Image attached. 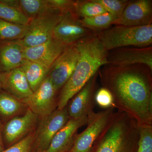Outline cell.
I'll list each match as a JSON object with an SVG mask.
<instances>
[{
	"label": "cell",
	"instance_id": "obj_1",
	"mask_svg": "<svg viewBox=\"0 0 152 152\" xmlns=\"http://www.w3.org/2000/svg\"><path fill=\"white\" fill-rule=\"evenodd\" d=\"M101 85L113 95L115 108L135 120L139 126H152V69L146 65L106 64L99 70Z\"/></svg>",
	"mask_w": 152,
	"mask_h": 152
},
{
	"label": "cell",
	"instance_id": "obj_2",
	"mask_svg": "<svg viewBox=\"0 0 152 152\" xmlns=\"http://www.w3.org/2000/svg\"><path fill=\"white\" fill-rule=\"evenodd\" d=\"M79 56L75 69L60 91L57 109L61 110L102 66L107 64V51L96 34L77 42Z\"/></svg>",
	"mask_w": 152,
	"mask_h": 152
},
{
	"label": "cell",
	"instance_id": "obj_3",
	"mask_svg": "<svg viewBox=\"0 0 152 152\" xmlns=\"http://www.w3.org/2000/svg\"><path fill=\"white\" fill-rule=\"evenodd\" d=\"M140 138L135 120L123 112H114L91 152H137Z\"/></svg>",
	"mask_w": 152,
	"mask_h": 152
},
{
	"label": "cell",
	"instance_id": "obj_4",
	"mask_svg": "<svg viewBox=\"0 0 152 152\" xmlns=\"http://www.w3.org/2000/svg\"><path fill=\"white\" fill-rule=\"evenodd\" d=\"M97 36L107 51L127 47L151 46L152 24L141 26L115 25L98 32Z\"/></svg>",
	"mask_w": 152,
	"mask_h": 152
},
{
	"label": "cell",
	"instance_id": "obj_5",
	"mask_svg": "<svg viewBox=\"0 0 152 152\" xmlns=\"http://www.w3.org/2000/svg\"><path fill=\"white\" fill-rule=\"evenodd\" d=\"M114 110V108H110L91 113L88 116L86 128L77 134L70 152H91L95 142L110 121Z\"/></svg>",
	"mask_w": 152,
	"mask_h": 152
},
{
	"label": "cell",
	"instance_id": "obj_6",
	"mask_svg": "<svg viewBox=\"0 0 152 152\" xmlns=\"http://www.w3.org/2000/svg\"><path fill=\"white\" fill-rule=\"evenodd\" d=\"M69 119L67 106L61 110L57 109L50 115L42 118L35 134L32 152L46 151L55 135Z\"/></svg>",
	"mask_w": 152,
	"mask_h": 152
},
{
	"label": "cell",
	"instance_id": "obj_7",
	"mask_svg": "<svg viewBox=\"0 0 152 152\" xmlns=\"http://www.w3.org/2000/svg\"><path fill=\"white\" fill-rule=\"evenodd\" d=\"M64 14L46 15L31 20L27 34L18 40L23 46L32 47L44 43L53 37L55 28L62 19Z\"/></svg>",
	"mask_w": 152,
	"mask_h": 152
},
{
	"label": "cell",
	"instance_id": "obj_8",
	"mask_svg": "<svg viewBox=\"0 0 152 152\" xmlns=\"http://www.w3.org/2000/svg\"><path fill=\"white\" fill-rule=\"evenodd\" d=\"M79 56L77 43L69 45L51 66L47 76L57 91H61L69 79Z\"/></svg>",
	"mask_w": 152,
	"mask_h": 152
},
{
	"label": "cell",
	"instance_id": "obj_9",
	"mask_svg": "<svg viewBox=\"0 0 152 152\" xmlns=\"http://www.w3.org/2000/svg\"><path fill=\"white\" fill-rule=\"evenodd\" d=\"M97 33L84 26L81 19L75 14L67 12L64 14L62 19L55 28L53 38L63 44L70 45Z\"/></svg>",
	"mask_w": 152,
	"mask_h": 152
},
{
	"label": "cell",
	"instance_id": "obj_10",
	"mask_svg": "<svg viewBox=\"0 0 152 152\" xmlns=\"http://www.w3.org/2000/svg\"><path fill=\"white\" fill-rule=\"evenodd\" d=\"M58 91L47 76L40 86L28 97L21 100L37 115L43 118L55 110L57 107Z\"/></svg>",
	"mask_w": 152,
	"mask_h": 152
},
{
	"label": "cell",
	"instance_id": "obj_11",
	"mask_svg": "<svg viewBox=\"0 0 152 152\" xmlns=\"http://www.w3.org/2000/svg\"><path fill=\"white\" fill-rule=\"evenodd\" d=\"M99 72L87 82L86 85L74 96L67 105L70 118H78L88 116L94 111L95 96L97 90Z\"/></svg>",
	"mask_w": 152,
	"mask_h": 152
},
{
	"label": "cell",
	"instance_id": "obj_12",
	"mask_svg": "<svg viewBox=\"0 0 152 152\" xmlns=\"http://www.w3.org/2000/svg\"><path fill=\"white\" fill-rule=\"evenodd\" d=\"M107 64L126 66L143 64L152 69V47L118 48L108 51Z\"/></svg>",
	"mask_w": 152,
	"mask_h": 152
},
{
	"label": "cell",
	"instance_id": "obj_13",
	"mask_svg": "<svg viewBox=\"0 0 152 152\" xmlns=\"http://www.w3.org/2000/svg\"><path fill=\"white\" fill-rule=\"evenodd\" d=\"M152 24L151 0L129 1L114 25L141 26Z\"/></svg>",
	"mask_w": 152,
	"mask_h": 152
},
{
	"label": "cell",
	"instance_id": "obj_14",
	"mask_svg": "<svg viewBox=\"0 0 152 152\" xmlns=\"http://www.w3.org/2000/svg\"><path fill=\"white\" fill-rule=\"evenodd\" d=\"M69 45L52 37L45 42L32 47L23 48L24 59L39 63L48 69Z\"/></svg>",
	"mask_w": 152,
	"mask_h": 152
},
{
	"label": "cell",
	"instance_id": "obj_15",
	"mask_svg": "<svg viewBox=\"0 0 152 152\" xmlns=\"http://www.w3.org/2000/svg\"><path fill=\"white\" fill-rule=\"evenodd\" d=\"M37 118L38 116L28 109L24 115L9 121L3 128V140L7 147L9 148L23 139L34 127Z\"/></svg>",
	"mask_w": 152,
	"mask_h": 152
},
{
	"label": "cell",
	"instance_id": "obj_16",
	"mask_svg": "<svg viewBox=\"0 0 152 152\" xmlns=\"http://www.w3.org/2000/svg\"><path fill=\"white\" fill-rule=\"evenodd\" d=\"M88 116L70 118L55 135L46 152H70L79 129L87 125Z\"/></svg>",
	"mask_w": 152,
	"mask_h": 152
},
{
	"label": "cell",
	"instance_id": "obj_17",
	"mask_svg": "<svg viewBox=\"0 0 152 152\" xmlns=\"http://www.w3.org/2000/svg\"><path fill=\"white\" fill-rule=\"evenodd\" d=\"M1 1L5 4L20 11L30 20L46 15L61 13L53 7L49 0Z\"/></svg>",
	"mask_w": 152,
	"mask_h": 152
},
{
	"label": "cell",
	"instance_id": "obj_18",
	"mask_svg": "<svg viewBox=\"0 0 152 152\" xmlns=\"http://www.w3.org/2000/svg\"><path fill=\"white\" fill-rule=\"evenodd\" d=\"M3 88L21 100L28 97L33 93L24 73L20 67L4 73Z\"/></svg>",
	"mask_w": 152,
	"mask_h": 152
},
{
	"label": "cell",
	"instance_id": "obj_19",
	"mask_svg": "<svg viewBox=\"0 0 152 152\" xmlns=\"http://www.w3.org/2000/svg\"><path fill=\"white\" fill-rule=\"evenodd\" d=\"M23 48L18 40L3 42L0 44V70L8 72L20 67L24 59Z\"/></svg>",
	"mask_w": 152,
	"mask_h": 152
},
{
	"label": "cell",
	"instance_id": "obj_20",
	"mask_svg": "<svg viewBox=\"0 0 152 152\" xmlns=\"http://www.w3.org/2000/svg\"><path fill=\"white\" fill-rule=\"evenodd\" d=\"M20 67L24 73L33 92L40 86L49 72L48 69L40 64L25 59Z\"/></svg>",
	"mask_w": 152,
	"mask_h": 152
},
{
	"label": "cell",
	"instance_id": "obj_21",
	"mask_svg": "<svg viewBox=\"0 0 152 152\" xmlns=\"http://www.w3.org/2000/svg\"><path fill=\"white\" fill-rule=\"evenodd\" d=\"M28 25L18 24L0 19V41L8 42L22 39L27 34Z\"/></svg>",
	"mask_w": 152,
	"mask_h": 152
},
{
	"label": "cell",
	"instance_id": "obj_22",
	"mask_svg": "<svg viewBox=\"0 0 152 152\" xmlns=\"http://www.w3.org/2000/svg\"><path fill=\"white\" fill-rule=\"evenodd\" d=\"M107 12L102 6L94 0L76 1L75 12L80 19L91 18Z\"/></svg>",
	"mask_w": 152,
	"mask_h": 152
},
{
	"label": "cell",
	"instance_id": "obj_23",
	"mask_svg": "<svg viewBox=\"0 0 152 152\" xmlns=\"http://www.w3.org/2000/svg\"><path fill=\"white\" fill-rule=\"evenodd\" d=\"M115 20V18L108 12L91 18L81 19L84 26L97 33L110 27Z\"/></svg>",
	"mask_w": 152,
	"mask_h": 152
},
{
	"label": "cell",
	"instance_id": "obj_24",
	"mask_svg": "<svg viewBox=\"0 0 152 152\" xmlns=\"http://www.w3.org/2000/svg\"><path fill=\"white\" fill-rule=\"evenodd\" d=\"M23 103L8 93H0V114L5 118L15 115L23 108Z\"/></svg>",
	"mask_w": 152,
	"mask_h": 152
},
{
	"label": "cell",
	"instance_id": "obj_25",
	"mask_svg": "<svg viewBox=\"0 0 152 152\" xmlns=\"http://www.w3.org/2000/svg\"><path fill=\"white\" fill-rule=\"evenodd\" d=\"M0 19L18 24L28 25L31 20L17 9L0 0Z\"/></svg>",
	"mask_w": 152,
	"mask_h": 152
},
{
	"label": "cell",
	"instance_id": "obj_26",
	"mask_svg": "<svg viewBox=\"0 0 152 152\" xmlns=\"http://www.w3.org/2000/svg\"><path fill=\"white\" fill-rule=\"evenodd\" d=\"M139 126L140 138L137 152H152V126Z\"/></svg>",
	"mask_w": 152,
	"mask_h": 152
},
{
	"label": "cell",
	"instance_id": "obj_27",
	"mask_svg": "<svg viewBox=\"0 0 152 152\" xmlns=\"http://www.w3.org/2000/svg\"><path fill=\"white\" fill-rule=\"evenodd\" d=\"M105 9L106 10L115 18L121 15L129 3L128 0H94Z\"/></svg>",
	"mask_w": 152,
	"mask_h": 152
},
{
	"label": "cell",
	"instance_id": "obj_28",
	"mask_svg": "<svg viewBox=\"0 0 152 152\" xmlns=\"http://www.w3.org/2000/svg\"><path fill=\"white\" fill-rule=\"evenodd\" d=\"M96 103L104 109L114 108V99L111 93L108 90L102 87L97 90L95 96Z\"/></svg>",
	"mask_w": 152,
	"mask_h": 152
},
{
	"label": "cell",
	"instance_id": "obj_29",
	"mask_svg": "<svg viewBox=\"0 0 152 152\" xmlns=\"http://www.w3.org/2000/svg\"><path fill=\"white\" fill-rule=\"evenodd\" d=\"M34 136L35 134L28 135L2 152H32Z\"/></svg>",
	"mask_w": 152,
	"mask_h": 152
},
{
	"label": "cell",
	"instance_id": "obj_30",
	"mask_svg": "<svg viewBox=\"0 0 152 152\" xmlns=\"http://www.w3.org/2000/svg\"><path fill=\"white\" fill-rule=\"evenodd\" d=\"M49 2L56 10L62 13L75 12L76 1L73 0H49Z\"/></svg>",
	"mask_w": 152,
	"mask_h": 152
},
{
	"label": "cell",
	"instance_id": "obj_31",
	"mask_svg": "<svg viewBox=\"0 0 152 152\" xmlns=\"http://www.w3.org/2000/svg\"><path fill=\"white\" fill-rule=\"evenodd\" d=\"M5 149L3 137V127L0 122V152H2Z\"/></svg>",
	"mask_w": 152,
	"mask_h": 152
},
{
	"label": "cell",
	"instance_id": "obj_32",
	"mask_svg": "<svg viewBox=\"0 0 152 152\" xmlns=\"http://www.w3.org/2000/svg\"><path fill=\"white\" fill-rule=\"evenodd\" d=\"M4 80V73H2L0 70V89L3 88Z\"/></svg>",
	"mask_w": 152,
	"mask_h": 152
},
{
	"label": "cell",
	"instance_id": "obj_33",
	"mask_svg": "<svg viewBox=\"0 0 152 152\" xmlns=\"http://www.w3.org/2000/svg\"></svg>",
	"mask_w": 152,
	"mask_h": 152
}]
</instances>
